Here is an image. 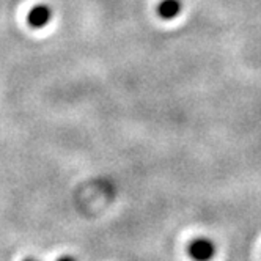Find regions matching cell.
Wrapping results in <instances>:
<instances>
[{"mask_svg": "<svg viewBox=\"0 0 261 261\" xmlns=\"http://www.w3.org/2000/svg\"><path fill=\"white\" fill-rule=\"evenodd\" d=\"M216 253V246L208 238H197L191 242L189 255L195 261H210Z\"/></svg>", "mask_w": 261, "mask_h": 261, "instance_id": "1", "label": "cell"}, {"mask_svg": "<svg viewBox=\"0 0 261 261\" xmlns=\"http://www.w3.org/2000/svg\"><path fill=\"white\" fill-rule=\"evenodd\" d=\"M49 19H50V11L43 5L33 8L29 14V21L33 27H43L49 22Z\"/></svg>", "mask_w": 261, "mask_h": 261, "instance_id": "2", "label": "cell"}, {"mask_svg": "<svg viewBox=\"0 0 261 261\" xmlns=\"http://www.w3.org/2000/svg\"><path fill=\"white\" fill-rule=\"evenodd\" d=\"M178 11H179V2H178V0H164V2L161 4V7H159L161 16L167 17V19L176 16Z\"/></svg>", "mask_w": 261, "mask_h": 261, "instance_id": "3", "label": "cell"}, {"mask_svg": "<svg viewBox=\"0 0 261 261\" xmlns=\"http://www.w3.org/2000/svg\"><path fill=\"white\" fill-rule=\"evenodd\" d=\"M59 261H76V259L71 258V256H63V258H60Z\"/></svg>", "mask_w": 261, "mask_h": 261, "instance_id": "4", "label": "cell"}, {"mask_svg": "<svg viewBox=\"0 0 261 261\" xmlns=\"http://www.w3.org/2000/svg\"><path fill=\"white\" fill-rule=\"evenodd\" d=\"M25 261H36V259H33V258H27Z\"/></svg>", "mask_w": 261, "mask_h": 261, "instance_id": "5", "label": "cell"}]
</instances>
